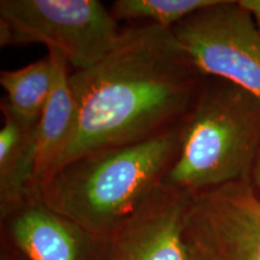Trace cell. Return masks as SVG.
Returning a JSON list of instances; mask_svg holds the SVG:
<instances>
[{
    "label": "cell",
    "mask_w": 260,
    "mask_h": 260,
    "mask_svg": "<svg viewBox=\"0 0 260 260\" xmlns=\"http://www.w3.org/2000/svg\"><path fill=\"white\" fill-rule=\"evenodd\" d=\"M205 80L171 29L123 27L102 60L70 71L76 126L54 171L83 155L146 141L181 125Z\"/></svg>",
    "instance_id": "cell-1"
},
{
    "label": "cell",
    "mask_w": 260,
    "mask_h": 260,
    "mask_svg": "<svg viewBox=\"0 0 260 260\" xmlns=\"http://www.w3.org/2000/svg\"><path fill=\"white\" fill-rule=\"evenodd\" d=\"M183 125L75 159L42 182L38 197L92 235L107 239L161 186L180 151Z\"/></svg>",
    "instance_id": "cell-2"
},
{
    "label": "cell",
    "mask_w": 260,
    "mask_h": 260,
    "mask_svg": "<svg viewBox=\"0 0 260 260\" xmlns=\"http://www.w3.org/2000/svg\"><path fill=\"white\" fill-rule=\"evenodd\" d=\"M259 154L260 99L228 81L206 77L162 184L193 195L252 181Z\"/></svg>",
    "instance_id": "cell-3"
},
{
    "label": "cell",
    "mask_w": 260,
    "mask_h": 260,
    "mask_svg": "<svg viewBox=\"0 0 260 260\" xmlns=\"http://www.w3.org/2000/svg\"><path fill=\"white\" fill-rule=\"evenodd\" d=\"M122 28L98 0H2L0 46L45 45L73 71L95 65L115 47Z\"/></svg>",
    "instance_id": "cell-4"
},
{
    "label": "cell",
    "mask_w": 260,
    "mask_h": 260,
    "mask_svg": "<svg viewBox=\"0 0 260 260\" xmlns=\"http://www.w3.org/2000/svg\"><path fill=\"white\" fill-rule=\"evenodd\" d=\"M171 30L201 74L260 99V34L239 0H214Z\"/></svg>",
    "instance_id": "cell-5"
},
{
    "label": "cell",
    "mask_w": 260,
    "mask_h": 260,
    "mask_svg": "<svg viewBox=\"0 0 260 260\" xmlns=\"http://www.w3.org/2000/svg\"><path fill=\"white\" fill-rule=\"evenodd\" d=\"M183 232L190 260H260V193L245 181L193 194Z\"/></svg>",
    "instance_id": "cell-6"
},
{
    "label": "cell",
    "mask_w": 260,
    "mask_h": 260,
    "mask_svg": "<svg viewBox=\"0 0 260 260\" xmlns=\"http://www.w3.org/2000/svg\"><path fill=\"white\" fill-rule=\"evenodd\" d=\"M190 200L161 184L107 237L103 260H190L183 232Z\"/></svg>",
    "instance_id": "cell-7"
},
{
    "label": "cell",
    "mask_w": 260,
    "mask_h": 260,
    "mask_svg": "<svg viewBox=\"0 0 260 260\" xmlns=\"http://www.w3.org/2000/svg\"><path fill=\"white\" fill-rule=\"evenodd\" d=\"M9 235L27 260H103L100 239L45 205L37 195L8 217Z\"/></svg>",
    "instance_id": "cell-8"
},
{
    "label": "cell",
    "mask_w": 260,
    "mask_h": 260,
    "mask_svg": "<svg viewBox=\"0 0 260 260\" xmlns=\"http://www.w3.org/2000/svg\"><path fill=\"white\" fill-rule=\"evenodd\" d=\"M0 210L5 218L38 194L35 182L38 119L18 115L5 99L0 103Z\"/></svg>",
    "instance_id": "cell-9"
},
{
    "label": "cell",
    "mask_w": 260,
    "mask_h": 260,
    "mask_svg": "<svg viewBox=\"0 0 260 260\" xmlns=\"http://www.w3.org/2000/svg\"><path fill=\"white\" fill-rule=\"evenodd\" d=\"M56 63L51 95L37 126L35 182L38 187L53 174L73 139L77 106L70 84L69 63L57 51H48Z\"/></svg>",
    "instance_id": "cell-10"
},
{
    "label": "cell",
    "mask_w": 260,
    "mask_h": 260,
    "mask_svg": "<svg viewBox=\"0 0 260 260\" xmlns=\"http://www.w3.org/2000/svg\"><path fill=\"white\" fill-rule=\"evenodd\" d=\"M54 79L56 63L51 53L23 68L0 73V84L11 109L25 118L38 121L51 95Z\"/></svg>",
    "instance_id": "cell-11"
},
{
    "label": "cell",
    "mask_w": 260,
    "mask_h": 260,
    "mask_svg": "<svg viewBox=\"0 0 260 260\" xmlns=\"http://www.w3.org/2000/svg\"><path fill=\"white\" fill-rule=\"evenodd\" d=\"M214 0H117L110 11L117 22L129 24L148 23L172 29Z\"/></svg>",
    "instance_id": "cell-12"
},
{
    "label": "cell",
    "mask_w": 260,
    "mask_h": 260,
    "mask_svg": "<svg viewBox=\"0 0 260 260\" xmlns=\"http://www.w3.org/2000/svg\"><path fill=\"white\" fill-rule=\"evenodd\" d=\"M239 2L252 15L260 34V0H239Z\"/></svg>",
    "instance_id": "cell-13"
},
{
    "label": "cell",
    "mask_w": 260,
    "mask_h": 260,
    "mask_svg": "<svg viewBox=\"0 0 260 260\" xmlns=\"http://www.w3.org/2000/svg\"><path fill=\"white\" fill-rule=\"evenodd\" d=\"M252 183H253V186L255 187V189L260 193V154H259L258 159H256L255 167H254V169H253Z\"/></svg>",
    "instance_id": "cell-14"
}]
</instances>
